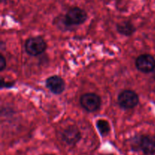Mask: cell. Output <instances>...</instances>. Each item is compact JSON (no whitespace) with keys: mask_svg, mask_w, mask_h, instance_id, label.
Listing matches in <instances>:
<instances>
[{"mask_svg":"<svg viewBox=\"0 0 155 155\" xmlns=\"http://www.w3.org/2000/svg\"><path fill=\"white\" fill-rule=\"evenodd\" d=\"M87 17L86 11L79 7H73L67 12L64 21L67 26L80 25L86 21Z\"/></svg>","mask_w":155,"mask_h":155,"instance_id":"1","label":"cell"},{"mask_svg":"<svg viewBox=\"0 0 155 155\" xmlns=\"http://www.w3.org/2000/svg\"><path fill=\"white\" fill-rule=\"evenodd\" d=\"M46 48V42L41 36L30 37L25 42L26 51L32 56L39 55L45 51Z\"/></svg>","mask_w":155,"mask_h":155,"instance_id":"2","label":"cell"},{"mask_svg":"<svg viewBox=\"0 0 155 155\" xmlns=\"http://www.w3.org/2000/svg\"><path fill=\"white\" fill-rule=\"evenodd\" d=\"M139 95L134 91L126 89L121 92L118 96V103L124 109H131L139 104Z\"/></svg>","mask_w":155,"mask_h":155,"instance_id":"3","label":"cell"},{"mask_svg":"<svg viewBox=\"0 0 155 155\" xmlns=\"http://www.w3.org/2000/svg\"><path fill=\"white\" fill-rule=\"evenodd\" d=\"M101 104V98L95 93H86L80 98V104L88 112L96 111Z\"/></svg>","mask_w":155,"mask_h":155,"instance_id":"4","label":"cell"},{"mask_svg":"<svg viewBox=\"0 0 155 155\" xmlns=\"http://www.w3.org/2000/svg\"><path fill=\"white\" fill-rule=\"evenodd\" d=\"M136 66L139 71L142 73L153 72L155 68V59L152 55L143 54L136 58Z\"/></svg>","mask_w":155,"mask_h":155,"instance_id":"5","label":"cell"},{"mask_svg":"<svg viewBox=\"0 0 155 155\" xmlns=\"http://www.w3.org/2000/svg\"><path fill=\"white\" fill-rule=\"evenodd\" d=\"M81 139V133L75 126H71L62 133V139L70 145H76Z\"/></svg>","mask_w":155,"mask_h":155,"instance_id":"6","label":"cell"},{"mask_svg":"<svg viewBox=\"0 0 155 155\" xmlns=\"http://www.w3.org/2000/svg\"><path fill=\"white\" fill-rule=\"evenodd\" d=\"M46 87L52 93L59 95L61 94L65 89V83L61 77L58 76H51L45 82Z\"/></svg>","mask_w":155,"mask_h":155,"instance_id":"7","label":"cell"},{"mask_svg":"<svg viewBox=\"0 0 155 155\" xmlns=\"http://www.w3.org/2000/svg\"><path fill=\"white\" fill-rule=\"evenodd\" d=\"M139 148L144 154L152 155L155 154V136H143L139 140Z\"/></svg>","mask_w":155,"mask_h":155,"instance_id":"8","label":"cell"},{"mask_svg":"<svg viewBox=\"0 0 155 155\" xmlns=\"http://www.w3.org/2000/svg\"><path fill=\"white\" fill-rule=\"evenodd\" d=\"M117 30L124 36H131L136 31V27L130 21H123L117 24Z\"/></svg>","mask_w":155,"mask_h":155,"instance_id":"9","label":"cell"},{"mask_svg":"<svg viewBox=\"0 0 155 155\" xmlns=\"http://www.w3.org/2000/svg\"><path fill=\"white\" fill-rule=\"evenodd\" d=\"M96 126L100 134L102 136H107L110 133V124L105 120H98L96 123Z\"/></svg>","mask_w":155,"mask_h":155,"instance_id":"10","label":"cell"},{"mask_svg":"<svg viewBox=\"0 0 155 155\" xmlns=\"http://www.w3.org/2000/svg\"><path fill=\"white\" fill-rule=\"evenodd\" d=\"M6 68V60L2 54L0 55V71H3Z\"/></svg>","mask_w":155,"mask_h":155,"instance_id":"11","label":"cell"},{"mask_svg":"<svg viewBox=\"0 0 155 155\" xmlns=\"http://www.w3.org/2000/svg\"><path fill=\"white\" fill-rule=\"evenodd\" d=\"M153 77H154V79L155 80V68H154V71H153Z\"/></svg>","mask_w":155,"mask_h":155,"instance_id":"12","label":"cell"},{"mask_svg":"<svg viewBox=\"0 0 155 155\" xmlns=\"http://www.w3.org/2000/svg\"><path fill=\"white\" fill-rule=\"evenodd\" d=\"M101 155H113V154H101Z\"/></svg>","mask_w":155,"mask_h":155,"instance_id":"13","label":"cell"},{"mask_svg":"<svg viewBox=\"0 0 155 155\" xmlns=\"http://www.w3.org/2000/svg\"><path fill=\"white\" fill-rule=\"evenodd\" d=\"M44 155H53V154H44Z\"/></svg>","mask_w":155,"mask_h":155,"instance_id":"14","label":"cell"}]
</instances>
